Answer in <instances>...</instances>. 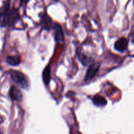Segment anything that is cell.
<instances>
[{
	"label": "cell",
	"instance_id": "obj_1",
	"mask_svg": "<svg viewBox=\"0 0 134 134\" xmlns=\"http://www.w3.org/2000/svg\"><path fill=\"white\" fill-rule=\"evenodd\" d=\"M8 73L13 82L16 83L19 87L24 90H28L29 88V80L25 74L15 70H10Z\"/></svg>",
	"mask_w": 134,
	"mask_h": 134
},
{
	"label": "cell",
	"instance_id": "obj_2",
	"mask_svg": "<svg viewBox=\"0 0 134 134\" xmlns=\"http://www.w3.org/2000/svg\"><path fill=\"white\" fill-rule=\"evenodd\" d=\"M20 16L19 11L16 9H15V7L10 9L9 11L7 14V18H6L5 27L13 26L20 20Z\"/></svg>",
	"mask_w": 134,
	"mask_h": 134
},
{
	"label": "cell",
	"instance_id": "obj_3",
	"mask_svg": "<svg viewBox=\"0 0 134 134\" xmlns=\"http://www.w3.org/2000/svg\"><path fill=\"white\" fill-rule=\"evenodd\" d=\"M100 68V64L98 63H92L89 66L88 69H87V72H86V76H85V81L90 80H92L93 78H95V76L97 74L98 71Z\"/></svg>",
	"mask_w": 134,
	"mask_h": 134
},
{
	"label": "cell",
	"instance_id": "obj_4",
	"mask_svg": "<svg viewBox=\"0 0 134 134\" xmlns=\"http://www.w3.org/2000/svg\"><path fill=\"white\" fill-rule=\"evenodd\" d=\"M40 25L43 30H50L53 26L52 20L50 16L46 13H42L40 15Z\"/></svg>",
	"mask_w": 134,
	"mask_h": 134
},
{
	"label": "cell",
	"instance_id": "obj_5",
	"mask_svg": "<svg viewBox=\"0 0 134 134\" xmlns=\"http://www.w3.org/2000/svg\"><path fill=\"white\" fill-rule=\"evenodd\" d=\"M53 29L54 30V38L56 42L63 43L64 41V36L61 26L59 24L55 23L53 26Z\"/></svg>",
	"mask_w": 134,
	"mask_h": 134
},
{
	"label": "cell",
	"instance_id": "obj_6",
	"mask_svg": "<svg viewBox=\"0 0 134 134\" xmlns=\"http://www.w3.org/2000/svg\"><path fill=\"white\" fill-rule=\"evenodd\" d=\"M9 95L11 100H14V101L19 102V101H21L23 99V94H22L21 91L20 90V89L15 86H12L11 87Z\"/></svg>",
	"mask_w": 134,
	"mask_h": 134
},
{
	"label": "cell",
	"instance_id": "obj_7",
	"mask_svg": "<svg viewBox=\"0 0 134 134\" xmlns=\"http://www.w3.org/2000/svg\"><path fill=\"white\" fill-rule=\"evenodd\" d=\"M127 47V40L125 38L118 39L114 43V49L119 52H124L126 51Z\"/></svg>",
	"mask_w": 134,
	"mask_h": 134
},
{
	"label": "cell",
	"instance_id": "obj_8",
	"mask_svg": "<svg viewBox=\"0 0 134 134\" xmlns=\"http://www.w3.org/2000/svg\"><path fill=\"white\" fill-rule=\"evenodd\" d=\"M42 78L44 84L46 86H48L51 81V68L49 65H47L43 70L42 73Z\"/></svg>",
	"mask_w": 134,
	"mask_h": 134
},
{
	"label": "cell",
	"instance_id": "obj_9",
	"mask_svg": "<svg viewBox=\"0 0 134 134\" xmlns=\"http://www.w3.org/2000/svg\"><path fill=\"white\" fill-rule=\"evenodd\" d=\"M92 100L94 105L97 107L105 106L107 103V101L105 99V98L99 95H95L93 97Z\"/></svg>",
	"mask_w": 134,
	"mask_h": 134
},
{
	"label": "cell",
	"instance_id": "obj_10",
	"mask_svg": "<svg viewBox=\"0 0 134 134\" xmlns=\"http://www.w3.org/2000/svg\"><path fill=\"white\" fill-rule=\"evenodd\" d=\"M6 61L9 65L15 66L19 65L20 63V58L17 55H14V56H8L6 58Z\"/></svg>",
	"mask_w": 134,
	"mask_h": 134
},
{
	"label": "cell",
	"instance_id": "obj_11",
	"mask_svg": "<svg viewBox=\"0 0 134 134\" xmlns=\"http://www.w3.org/2000/svg\"><path fill=\"white\" fill-rule=\"evenodd\" d=\"M78 58H79V60H80L81 63H82L83 65H87V64L90 63V60H91V59H90V58L87 57V56H86L84 54L82 53H79V55H78Z\"/></svg>",
	"mask_w": 134,
	"mask_h": 134
},
{
	"label": "cell",
	"instance_id": "obj_12",
	"mask_svg": "<svg viewBox=\"0 0 134 134\" xmlns=\"http://www.w3.org/2000/svg\"><path fill=\"white\" fill-rule=\"evenodd\" d=\"M30 0H19V2H20V3L21 5H26L28 2H30Z\"/></svg>",
	"mask_w": 134,
	"mask_h": 134
},
{
	"label": "cell",
	"instance_id": "obj_13",
	"mask_svg": "<svg viewBox=\"0 0 134 134\" xmlns=\"http://www.w3.org/2000/svg\"><path fill=\"white\" fill-rule=\"evenodd\" d=\"M130 40H131L133 44L134 45V31L131 32V34H130Z\"/></svg>",
	"mask_w": 134,
	"mask_h": 134
},
{
	"label": "cell",
	"instance_id": "obj_14",
	"mask_svg": "<svg viewBox=\"0 0 134 134\" xmlns=\"http://www.w3.org/2000/svg\"><path fill=\"white\" fill-rule=\"evenodd\" d=\"M133 1H134V0H133Z\"/></svg>",
	"mask_w": 134,
	"mask_h": 134
}]
</instances>
